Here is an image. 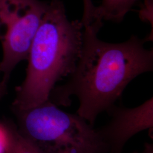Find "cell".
Returning a JSON list of instances; mask_svg holds the SVG:
<instances>
[{
  "mask_svg": "<svg viewBox=\"0 0 153 153\" xmlns=\"http://www.w3.org/2000/svg\"><path fill=\"white\" fill-rule=\"evenodd\" d=\"M80 57L65 84L52 90L49 100L57 106H69L71 97L79 100L76 113L94 126L98 115L108 112L135 78L153 69V49L145 39L132 35L124 42L100 40L95 27L83 28Z\"/></svg>",
  "mask_w": 153,
  "mask_h": 153,
  "instance_id": "cell-1",
  "label": "cell"
},
{
  "mask_svg": "<svg viewBox=\"0 0 153 153\" xmlns=\"http://www.w3.org/2000/svg\"><path fill=\"white\" fill-rule=\"evenodd\" d=\"M83 11L81 22L83 28L102 24L97 14V6L94 5L92 0H83Z\"/></svg>",
  "mask_w": 153,
  "mask_h": 153,
  "instance_id": "cell-8",
  "label": "cell"
},
{
  "mask_svg": "<svg viewBox=\"0 0 153 153\" xmlns=\"http://www.w3.org/2000/svg\"><path fill=\"white\" fill-rule=\"evenodd\" d=\"M140 0H102L97 6V14L101 21L119 23Z\"/></svg>",
  "mask_w": 153,
  "mask_h": 153,
  "instance_id": "cell-7",
  "label": "cell"
},
{
  "mask_svg": "<svg viewBox=\"0 0 153 153\" xmlns=\"http://www.w3.org/2000/svg\"><path fill=\"white\" fill-rule=\"evenodd\" d=\"M48 4L40 0H0V42L3 49L0 72L6 86L16 66L27 59Z\"/></svg>",
  "mask_w": 153,
  "mask_h": 153,
  "instance_id": "cell-4",
  "label": "cell"
},
{
  "mask_svg": "<svg viewBox=\"0 0 153 153\" xmlns=\"http://www.w3.org/2000/svg\"><path fill=\"white\" fill-rule=\"evenodd\" d=\"M111 119L97 131L108 153H121L127 141L140 131L153 130V99L134 108L113 105L107 112Z\"/></svg>",
  "mask_w": 153,
  "mask_h": 153,
  "instance_id": "cell-5",
  "label": "cell"
},
{
  "mask_svg": "<svg viewBox=\"0 0 153 153\" xmlns=\"http://www.w3.org/2000/svg\"><path fill=\"white\" fill-rule=\"evenodd\" d=\"M4 140V153H41L23 136L16 124L6 121L1 126Z\"/></svg>",
  "mask_w": 153,
  "mask_h": 153,
  "instance_id": "cell-6",
  "label": "cell"
},
{
  "mask_svg": "<svg viewBox=\"0 0 153 153\" xmlns=\"http://www.w3.org/2000/svg\"><path fill=\"white\" fill-rule=\"evenodd\" d=\"M17 128L41 153H107L97 130L77 114L49 100L28 109L13 110Z\"/></svg>",
  "mask_w": 153,
  "mask_h": 153,
  "instance_id": "cell-3",
  "label": "cell"
},
{
  "mask_svg": "<svg viewBox=\"0 0 153 153\" xmlns=\"http://www.w3.org/2000/svg\"><path fill=\"white\" fill-rule=\"evenodd\" d=\"M4 140H0V153H4Z\"/></svg>",
  "mask_w": 153,
  "mask_h": 153,
  "instance_id": "cell-12",
  "label": "cell"
},
{
  "mask_svg": "<svg viewBox=\"0 0 153 153\" xmlns=\"http://www.w3.org/2000/svg\"><path fill=\"white\" fill-rule=\"evenodd\" d=\"M83 26L69 21L60 0H51L33 39L26 76L16 88L13 110L28 109L49 100L55 85L74 71L80 57Z\"/></svg>",
  "mask_w": 153,
  "mask_h": 153,
  "instance_id": "cell-2",
  "label": "cell"
},
{
  "mask_svg": "<svg viewBox=\"0 0 153 153\" xmlns=\"http://www.w3.org/2000/svg\"><path fill=\"white\" fill-rule=\"evenodd\" d=\"M6 93V86L4 85L2 82V80L0 79V99L2 98L5 95Z\"/></svg>",
  "mask_w": 153,
  "mask_h": 153,
  "instance_id": "cell-11",
  "label": "cell"
},
{
  "mask_svg": "<svg viewBox=\"0 0 153 153\" xmlns=\"http://www.w3.org/2000/svg\"><path fill=\"white\" fill-rule=\"evenodd\" d=\"M133 153H153V145L150 143H146L144 145V150L142 153L136 152Z\"/></svg>",
  "mask_w": 153,
  "mask_h": 153,
  "instance_id": "cell-10",
  "label": "cell"
},
{
  "mask_svg": "<svg viewBox=\"0 0 153 153\" xmlns=\"http://www.w3.org/2000/svg\"><path fill=\"white\" fill-rule=\"evenodd\" d=\"M153 0H144L140 13V16L141 20L148 21L153 25Z\"/></svg>",
  "mask_w": 153,
  "mask_h": 153,
  "instance_id": "cell-9",
  "label": "cell"
}]
</instances>
